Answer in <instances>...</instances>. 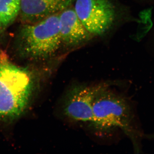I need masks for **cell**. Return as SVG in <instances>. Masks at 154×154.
Returning <instances> with one entry per match:
<instances>
[{
  "mask_svg": "<svg viewBox=\"0 0 154 154\" xmlns=\"http://www.w3.org/2000/svg\"><path fill=\"white\" fill-rule=\"evenodd\" d=\"M35 86L31 73L0 55V119L19 116L27 107Z\"/></svg>",
  "mask_w": 154,
  "mask_h": 154,
  "instance_id": "obj_1",
  "label": "cell"
},
{
  "mask_svg": "<svg viewBox=\"0 0 154 154\" xmlns=\"http://www.w3.org/2000/svg\"><path fill=\"white\" fill-rule=\"evenodd\" d=\"M93 110V126L103 131L120 128L136 144L138 134L132 126L130 107L123 97L110 90L107 85L102 84L96 94Z\"/></svg>",
  "mask_w": 154,
  "mask_h": 154,
  "instance_id": "obj_2",
  "label": "cell"
},
{
  "mask_svg": "<svg viewBox=\"0 0 154 154\" xmlns=\"http://www.w3.org/2000/svg\"><path fill=\"white\" fill-rule=\"evenodd\" d=\"M21 43L23 51L31 57L45 59L54 55L62 43L59 13L25 26Z\"/></svg>",
  "mask_w": 154,
  "mask_h": 154,
  "instance_id": "obj_3",
  "label": "cell"
},
{
  "mask_svg": "<svg viewBox=\"0 0 154 154\" xmlns=\"http://www.w3.org/2000/svg\"><path fill=\"white\" fill-rule=\"evenodd\" d=\"M74 8L85 28L94 36L106 33L116 19V10L110 0H76Z\"/></svg>",
  "mask_w": 154,
  "mask_h": 154,
  "instance_id": "obj_4",
  "label": "cell"
},
{
  "mask_svg": "<svg viewBox=\"0 0 154 154\" xmlns=\"http://www.w3.org/2000/svg\"><path fill=\"white\" fill-rule=\"evenodd\" d=\"M102 84H82L72 86L66 93L62 103L64 115L69 120L92 124L94 98Z\"/></svg>",
  "mask_w": 154,
  "mask_h": 154,
  "instance_id": "obj_5",
  "label": "cell"
},
{
  "mask_svg": "<svg viewBox=\"0 0 154 154\" xmlns=\"http://www.w3.org/2000/svg\"><path fill=\"white\" fill-rule=\"evenodd\" d=\"M73 0H21L20 13L29 23L38 22L69 8Z\"/></svg>",
  "mask_w": 154,
  "mask_h": 154,
  "instance_id": "obj_6",
  "label": "cell"
},
{
  "mask_svg": "<svg viewBox=\"0 0 154 154\" xmlns=\"http://www.w3.org/2000/svg\"><path fill=\"white\" fill-rule=\"evenodd\" d=\"M59 28L62 43L70 46L84 43L93 36L85 28L74 8L70 7L59 13Z\"/></svg>",
  "mask_w": 154,
  "mask_h": 154,
  "instance_id": "obj_7",
  "label": "cell"
},
{
  "mask_svg": "<svg viewBox=\"0 0 154 154\" xmlns=\"http://www.w3.org/2000/svg\"><path fill=\"white\" fill-rule=\"evenodd\" d=\"M20 8L21 0H0V22L3 27L15 20Z\"/></svg>",
  "mask_w": 154,
  "mask_h": 154,
  "instance_id": "obj_8",
  "label": "cell"
},
{
  "mask_svg": "<svg viewBox=\"0 0 154 154\" xmlns=\"http://www.w3.org/2000/svg\"><path fill=\"white\" fill-rule=\"evenodd\" d=\"M2 27V24H1V22H0V30H1V28Z\"/></svg>",
  "mask_w": 154,
  "mask_h": 154,
  "instance_id": "obj_9",
  "label": "cell"
}]
</instances>
